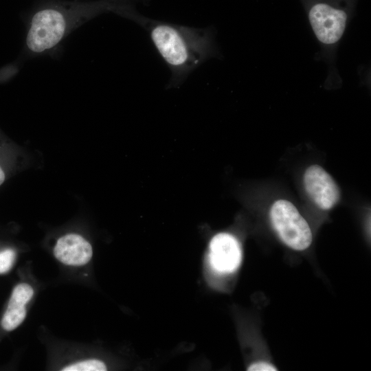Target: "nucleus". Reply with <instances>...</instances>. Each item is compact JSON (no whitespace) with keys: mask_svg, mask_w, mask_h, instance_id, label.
<instances>
[{"mask_svg":"<svg viewBox=\"0 0 371 371\" xmlns=\"http://www.w3.org/2000/svg\"><path fill=\"white\" fill-rule=\"evenodd\" d=\"M135 10L106 0H39L25 17L24 54L30 58H58L65 39L84 23L107 12L130 19Z\"/></svg>","mask_w":371,"mask_h":371,"instance_id":"obj_1","label":"nucleus"},{"mask_svg":"<svg viewBox=\"0 0 371 371\" xmlns=\"http://www.w3.org/2000/svg\"><path fill=\"white\" fill-rule=\"evenodd\" d=\"M135 23L144 28L170 71L167 87H180L207 60L219 58L213 27L196 28L150 19L140 13Z\"/></svg>","mask_w":371,"mask_h":371,"instance_id":"obj_2","label":"nucleus"},{"mask_svg":"<svg viewBox=\"0 0 371 371\" xmlns=\"http://www.w3.org/2000/svg\"><path fill=\"white\" fill-rule=\"evenodd\" d=\"M310 25L322 49L317 60L329 65L325 87H339L340 78L335 67L336 52L352 18L358 0H300Z\"/></svg>","mask_w":371,"mask_h":371,"instance_id":"obj_3","label":"nucleus"},{"mask_svg":"<svg viewBox=\"0 0 371 371\" xmlns=\"http://www.w3.org/2000/svg\"><path fill=\"white\" fill-rule=\"evenodd\" d=\"M269 217L273 229L289 247L297 251L309 247L313 240L311 227L291 202L285 199L274 201Z\"/></svg>","mask_w":371,"mask_h":371,"instance_id":"obj_4","label":"nucleus"},{"mask_svg":"<svg viewBox=\"0 0 371 371\" xmlns=\"http://www.w3.org/2000/svg\"><path fill=\"white\" fill-rule=\"evenodd\" d=\"M303 183L311 201L322 210L332 209L340 199V190L335 179L317 164L306 168Z\"/></svg>","mask_w":371,"mask_h":371,"instance_id":"obj_5","label":"nucleus"},{"mask_svg":"<svg viewBox=\"0 0 371 371\" xmlns=\"http://www.w3.org/2000/svg\"><path fill=\"white\" fill-rule=\"evenodd\" d=\"M208 258L211 267L217 273H233L242 260L240 245L233 235L219 233L210 243Z\"/></svg>","mask_w":371,"mask_h":371,"instance_id":"obj_6","label":"nucleus"},{"mask_svg":"<svg viewBox=\"0 0 371 371\" xmlns=\"http://www.w3.org/2000/svg\"><path fill=\"white\" fill-rule=\"evenodd\" d=\"M53 254L56 259L65 265L82 267L91 260L93 249L83 236L71 233L60 236L56 240Z\"/></svg>","mask_w":371,"mask_h":371,"instance_id":"obj_7","label":"nucleus"},{"mask_svg":"<svg viewBox=\"0 0 371 371\" xmlns=\"http://www.w3.org/2000/svg\"><path fill=\"white\" fill-rule=\"evenodd\" d=\"M34 295V289L27 282H20L14 287L1 319L4 330L12 331L22 324L27 316V306Z\"/></svg>","mask_w":371,"mask_h":371,"instance_id":"obj_8","label":"nucleus"},{"mask_svg":"<svg viewBox=\"0 0 371 371\" xmlns=\"http://www.w3.org/2000/svg\"><path fill=\"white\" fill-rule=\"evenodd\" d=\"M106 364L98 359H84L71 362L63 366L60 370L63 371H104L106 370Z\"/></svg>","mask_w":371,"mask_h":371,"instance_id":"obj_9","label":"nucleus"},{"mask_svg":"<svg viewBox=\"0 0 371 371\" xmlns=\"http://www.w3.org/2000/svg\"><path fill=\"white\" fill-rule=\"evenodd\" d=\"M16 258V251L12 249L0 251V274L7 273L12 269Z\"/></svg>","mask_w":371,"mask_h":371,"instance_id":"obj_10","label":"nucleus"},{"mask_svg":"<svg viewBox=\"0 0 371 371\" xmlns=\"http://www.w3.org/2000/svg\"><path fill=\"white\" fill-rule=\"evenodd\" d=\"M247 370L249 371H276L277 370L276 368L272 364L264 362L259 361L254 363H252L248 367Z\"/></svg>","mask_w":371,"mask_h":371,"instance_id":"obj_11","label":"nucleus"},{"mask_svg":"<svg viewBox=\"0 0 371 371\" xmlns=\"http://www.w3.org/2000/svg\"><path fill=\"white\" fill-rule=\"evenodd\" d=\"M109 2L118 4V5H135V3L138 2L147 3L148 0H106Z\"/></svg>","mask_w":371,"mask_h":371,"instance_id":"obj_12","label":"nucleus"},{"mask_svg":"<svg viewBox=\"0 0 371 371\" xmlns=\"http://www.w3.org/2000/svg\"><path fill=\"white\" fill-rule=\"evenodd\" d=\"M5 178V173L3 171L2 168L0 167V186L3 183Z\"/></svg>","mask_w":371,"mask_h":371,"instance_id":"obj_13","label":"nucleus"}]
</instances>
